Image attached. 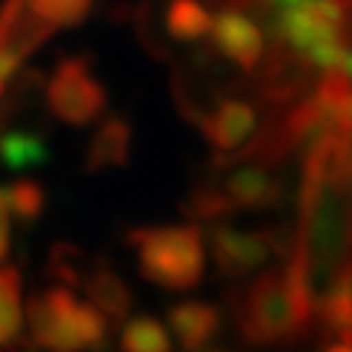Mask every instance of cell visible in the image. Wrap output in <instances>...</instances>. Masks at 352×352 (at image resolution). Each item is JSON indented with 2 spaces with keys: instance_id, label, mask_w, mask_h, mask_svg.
Here are the masks:
<instances>
[{
  "instance_id": "obj_1",
  "label": "cell",
  "mask_w": 352,
  "mask_h": 352,
  "mask_svg": "<svg viewBox=\"0 0 352 352\" xmlns=\"http://www.w3.org/2000/svg\"><path fill=\"white\" fill-rule=\"evenodd\" d=\"M282 264L311 311V332L352 338V153L344 135L305 153L300 212Z\"/></svg>"
},
{
  "instance_id": "obj_2",
  "label": "cell",
  "mask_w": 352,
  "mask_h": 352,
  "mask_svg": "<svg viewBox=\"0 0 352 352\" xmlns=\"http://www.w3.org/2000/svg\"><path fill=\"white\" fill-rule=\"evenodd\" d=\"M232 317L241 338L264 349L294 346L311 332V311L285 264L261 270L238 291Z\"/></svg>"
},
{
  "instance_id": "obj_3",
  "label": "cell",
  "mask_w": 352,
  "mask_h": 352,
  "mask_svg": "<svg viewBox=\"0 0 352 352\" xmlns=\"http://www.w3.org/2000/svg\"><path fill=\"white\" fill-rule=\"evenodd\" d=\"M135 250L138 273L164 291H191L203 282L206 244L197 223L141 226L126 235Z\"/></svg>"
},
{
  "instance_id": "obj_4",
  "label": "cell",
  "mask_w": 352,
  "mask_h": 352,
  "mask_svg": "<svg viewBox=\"0 0 352 352\" xmlns=\"http://www.w3.org/2000/svg\"><path fill=\"white\" fill-rule=\"evenodd\" d=\"M30 338L47 352H97L109 335V320L71 288L41 291L24 308Z\"/></svg>"
},
{
  "instance_id": "obj_5",
  "label": "cell",
  "mask_w": 352,
  "mask_h": 352,
  "mask_svg": "<svg viewBox=\"0 0 352 352\" xmlns=\"http://www.w3.org/2000/svg\"><path fill=\"white\" fill-rule=\"evenodd\" d=\"M208 247L220 276L226 282H241L261 270L273 256L282 261L288 258L291 232H282L279 238V229H235L229 223H212Z\"/></svg>"
},
{
  "instance_id": "obj_6",
  "label": "cell",
  "mask_w": 352,
  "mask_h": 352,
  "mask_svg": "<svg viewBox=\"0 0 352 352\" xmlns=\"http://www.w3.org/2000/svg\"><path fill=\"white\" fill-rule=\"evenodd\" d=\"M47 106L59 120L71 126H85L103 112L106 94L85 62H62L47 82Z\"/></svg>"
},
{
  "instance_id": "obj_7",
  "label": "cell",
  "mask_w": 352,
  "mask_h": 352,
  "mask_svg": "<svg viewBox=\"0 0 352 352\" xmlns=\"http://www.w3.org/2000/svg\"><path fill=\"white\" fill-rule=\"evenodd\" d=\"M206 135L220 153H241V147L258 129V112L247 100H223L206 118Z\"/></svg>"
},
{
  "instance_id": "obj_8",
  "label": "cell",
  "mask_w": 352,
  "mask_h": 352,
  "mask_svg": "<svg viewBox=\"0 0 352 352\" xmlns=\"http://www.w3.org/2000/svg\"><path fill=\"white\" fill-rule=\"evenodd\" d=\"M168 329L185 352L206 349L220 332V311L212 302L185 300L168 311Z\"/></svg>"
},
{
  "instance_id": "obj_9",
  "label": "cell",
  "mask_w": 352,
  "mask_h": 352,
  "mask_svg": "<svg viewBox=\"0 0 352 352\" xmlns=\"http://www.w3.org/2000/svg\"><path fill=\"white\" fill-rule=\"evenodd\" d=\"M80 285H82V291L88 296V302H91L97 311L106 317V320L120 323V326L129 320V311H132V305H135V296H132L129 285L120 279L109 264H94L91 273H88Z\"/></svg>"
},
{
  "instance_id": "obj_10",
  "label": "cell",
  "mask_w": 352,
  "mask_h": 352,
  "mask_svg": "<svg viewBox=\"0 0 352 352\" xmlns=\"http://www.w3.org/2000/svg\"><path fill=\"white\" fill-rule=\"evenodd\" d=\"M120 352H173L170 329L153 314H135L120 326Z\"/></svg>"
},
{
  "instance_id": "obj_11",
  "label": "cell",
  "mask_w": 352,
  "mask_h": 352,
  "mask_svg": "<svg viewBox=\"0 0 352 352\" xmlns=\"http://www.w3.org/2000/svg\"><path fill=\"white\" fill-rule=\"evenodd\" d=\"M129 153V126L124 120H106L97 129V135L88 147V159L85 164L91 170H103V168H118L126 162Z\"/></svg>"
},
{
  "instance_id": "obj_12",
  "label": "cell",
  "mask_w": 352,
  "mask_h": 352,
  "mask_svg": "<svg viewBox=\"0 0 352 352\" xmlns=\"http://www.w3.org/2000/svg\"><path fill=\"white\" fill-rule=\"evenodd\" d=\"M24 329V300L15 267H0V349L9 346Z\"/></svg>"
},
{
  "instance_id": "obj_13",
  "label": "cell",
  "mask_w": 352,
  "mask_h": 352,
  "mask_svg": "<svg viewBox=\"0 0 352 352\" xmlns=\"http://www.w3.org/2000/svg\"><path fill=\"white\" fill-rule=\"evenodd\" d=\"M32 15H36L44 27H50V32L76 27L85 15L91 12L94 0H21Z\"/></svg>"
},
{
  "instance_id": "obj_14",
  "label": "cell",
  "mask_w": 352,
  "mask_h": 352,
  "mask_svg": "<svg viewBox=\"0 0 352 352\" xmlns=\"http://www.w3.org/2000/svg\"><path fill=\"white\" fill-rule=\"evenodd\" d=\"M6 194H9V206H12L15 220H24V223H32L44 212V203H47L41 185L36 182H15L6 188Z\"/></svg>"
},
{
  "instance_id": "obj_15",
  "label": "cell",
  "mask_w": 352,
  "mask_h": 352,
  "mask_svg": "<svg viewBox=\"0 0 352 352\" xmlns=\"http://www.w3.org/2000/svg\"><path fill=\"white\" fill-rule=\"evenodd\" d=\"M12 206H9V194L6 188H0V261L6 258L9 244H12Z\"/></svg>"
},
{
  "instance_id": "obj_16",
  "label": "cell",
  "mask_w": 352,
  "mask_h": 352,
  "mask_svg": "<svg viewBox=\"0 0 352 352\" xmlns=\"http://www.w3.org/2000/svg\"><path fill=\"white\" fill-rule=\"evenodd\" d=\"M317 352H352V340H323Z\"/></svg>"
},
{
  "instance_id": "obj_17",
  "label": "cell",
  "mask_w": 352,
  "mask_h": 352,
  "mask_svg": "<svg viewBox=\"0 0 352 352\" xmlns=\"http://www.w3.org/2000/svg\"><path fill=\"white\" fill-rule=\"evenodd\" d=\"M200 352H232V349H226V346H206V349H200Z\"/></svg>"
}]
</instances>
